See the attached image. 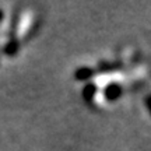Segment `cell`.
Returning a JSON list of instances; mask_svg holds the SVG:
<instances>
[{"mask_svg": "<svg viewBox=\"0 0 151 151\" xmlns=\"http://www.w3.org/2000/svg\"><path fill=\"white\" fill-rule=\"evenodd\" d=\"M104 95H105V98H106L108 101L118 99V98L122 95V86H120V84H116V83H111L109 86L105 87Z\"/></svg>", "mask_w": 151, "mask_h": 151, "instance_id": "cell-1", "label": "cell"}, {"mask_svg": "<svg viewBox=\"0 0 151 151\" xmlns=\"http://www.w3.org/2000/svg\"><path fill=\"white\" fill-rule=\"evenodd\" d=\"M92 74H94V70H92L91 67H80V69H77L74 71V76L77 80L80 81H84V80H88V78H91Z\"/></svg>", "mask_w": 151, "mask_h": 151, "instance_id": "cell-2", "label": "cell"}, {"mask_svg": "<svg viewBox=\"0 0 151 151\" xmlns=\"http://www.w3.org/2000/svg\"><path fill=\"white\" fill-rule=\"evenodd\" d=\"M95 92H97V87L94 86V84H88L83 90V98L86 101H88V102H91L92 99H94V97H95Z\"/></svg>", "mask_w": 151, "mask_h": 151, "instance_id": "cell-3", "label": "cell"}, {"mask_svg": "<svg viewBox=\"0 0 151 151\" xmlns=\"http://www.w3.org/2000/svg\"><path fill=\"white\" fill-rule=\"evenodd\" d=\"M17 49H18V43L16 42V41H11L10 43H9V46H6V52H7V53L9 55H14L16 53V50Z\"/></svg>", "mask_w": 151, "mask_h": 151, "instance_id": "cell-4", "label": "cell"}, {"mask_svg": "<svg viewBox=\"0 0 151 151\" xmlns=\"http://www.w3.org/2000/svg\"><path fill=\"white\" fill-rule=\"evenodd\" d=\"M1 20H3V11L0 10V21H1Z\"/></svg>", "mask_w": 151, "mask_h": 151, "instance_id": "cell-5", "label": "cell"}]
</instances>
